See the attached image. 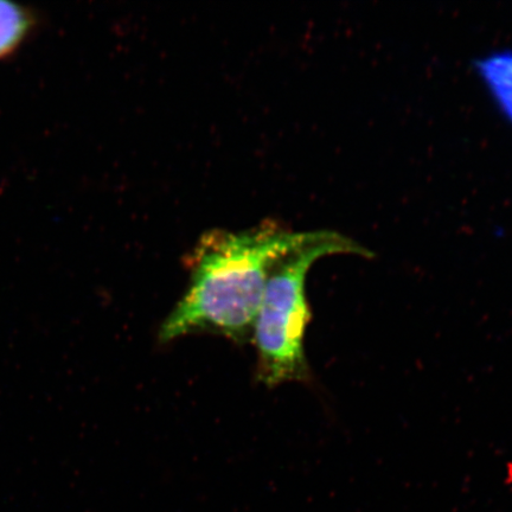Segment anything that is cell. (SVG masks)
<instances>
[{"instance_id":"cell-1","label":"cell","mask_w":512,"mask_h":512,"mask_svg":"<svg viewBox=\"0 0 512 512\" xmlns=\"http://www.w3.org/2000/svg\"><path fill=\"white\" fill-rule=\"evenodd\" d=\"M298 235L273 221L239 232L211 229L203 234L188 256L187 290L160 326L159 341L208 334L251 342L275 261Z\"/></svg>"},{"instance_id":"cell-2","label":"cell","mask_w":512,"mask_h":512,"mask_svg":"<svg viewBox=\"0 0 512 512\" xmlns=\"http://www.w3.org/2000/svg\"><path fill=\"white\" fill-rule=\"evenodd\" d=\"M336 254L373 255L347 236L316 230L299 232L296 242L275 261L251 341L256 350V375L266 387L310 380L304 345L312 318L305 291L307 273L317 260Z\"/></svg>"},{"instance_id":"cell-3","label":"cell","mask_w":512,"mask_h":512,"mask_svg":"<svg viewBox=\"0 0 512 512\" xmlns=\"http://www.w3.org/2000/svg\"><path fill=\"white\" fill-rule=\"evenodd\" d=\"M41 18L30 6L0 0V61L15 56L40 28Z\"/></svg>"}]
</instances>
